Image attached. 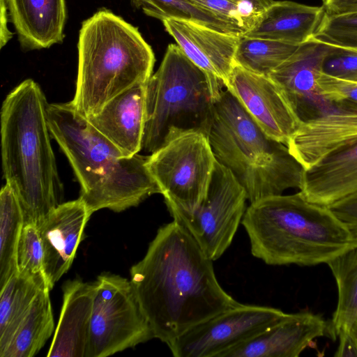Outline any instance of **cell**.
I'll return each mask as SVG.
<instances>
[{"label":"cell","instance_id":"39","mask_svg":"<svg viewBox=\"0 0 357 357\" xmlns=\"http://www.w3.org/2000/svg\"><path fill=\"white\" fill-rule=\"evenodd\" d=\"M349 333L357 344V317L350 328Z\"/></svg>","mask_w":357,"mask_h":357},{"label":"cell","instance_id":"24","mask_svg":"<svg viewBox=\"0 0 357 357\" xmlns=\"http://www.w3.org/2000/svg\"><path fill=\"white\" fill-rule=\"evenodd\" d=\"M337 287V303L328 324V334L336 339L349 333L357 317V245L326 262Z\"/></svg>","mask_w":357,"mask_h":357},{"label":"cell","instance_id":"14","mask_svg":"<svg viewBox=\"0 0 357 357\" xmlns=\"http://www.w3.org/2000/svg\"><path fill=\"white\" fill-rule=\"evenodd\" d=\"M357 142V104L332 102L302 121L287 144L290 153L307 169L327 155Z\"/></svg>","mask_w":357,"mask_h":357},{"label":"cell","instance_id":"9","mask_svg":"<svg viewBox=\"0 0 357 357\" xmlns=\"http://www.w3.org/2000/svg\"><path fill=\"white\" fill-rule=\"evenodd\" d=\"M96 284L85 357H105L154 338L130 280L100 274Z\"/></svg>","mask_w":357,"mask_h":357},{"label":"cell","instance_id":"12","mask_svg":"<svg viewBox=\"0 0 357 357\" xmlns=\"http://www.w3.org/2000/svg\"><path fill=\"white\" fill-rule=\"evenodd\" d=\"M225 88L240 102L266 135L287 146L301 121L268 77L234 63Z\"/></svg>","mask_w":357,"mask_h":357},{"label":"cell","instance_id":"20","mask_svg":"<svg viewBox=\"0 0 357 357\" xmlns=\"http://www.w3.org/2000/svg\"><path fill=\"white\" fill-rule=\"evenodd\" d=\"M24 50L48 48L64 38L66 0H4Z\"/></svg>","mask_w":357,"mask_h":357},{"label":"cell","instance_id":"25","mask_svg":"<svg viewBox=\"0 0 357 357\" xmlns=\"http://www.w3.org/2000/svg\"><path fill=\"white\" fill-rule=\"evenodd\" d=\"M50 291H39L1 357H32L45 345L54 328Z\"/></svg>","mask_w":357,"mask_h":357},{"label":"cell","instance_id":"10","mask_svg":"<svg viewBox=\"0 0 357 357\" xmlns=\"http://www.w3.org/2000/svg\"><path fill=\"white\" fill-rule=\"evenodd\" d=\"M246 192L231 172L217 161L207 195L192 212L169 211L213 261L231 245L245 211Z\"/></svg>","mask_w":357,"mask_h":357},{"label":"cell","instance_id":"37","mask_svg":"<svg viewBox=\"0 0 357 357\" xmlns=\"http://www.w3.org/2000/svg\"><path fill=\"white\" fill-rule=\"evenodd\" d=\"M8 10L4 0H0V47H4L13 37L8 29Z\"/></svg>","mask_w":357,"mask_h":357},{"label":"cell","instance_id":"30","mask_svg":"<svg viewBox=\"0 0 357 357\" xmlns=\"http://www.w3.org/2000/svg\"><path fill=\"white\" fill-rule=\"evenodd\" d=\"M17 271L30 276L45 278L43 245L36 224L23 226L17 251Z\"/></svg>","mask_w":357,"mask_h":357},{"label":"cell","instance_id":"5","mask_svg":"<svg viewBox=\"0 0 357 357\" xmlns=\"http://www.w3.org/2000/svg\"><path fill=\"white\" fill-rule=\"evenodd\" d=\"M77 50L76 88L70 103L86 119L126 89L147 82L153 74L151 47L137 27L107 9L82 22Z\"/></svg>","mask_w":357,"mask_h":357},{"label":"cell","instance_id":"38","mask_svg":"<svg viewBox=\"0 0 357 357\" xmlns=\"http://www.w3.org/2000/svg\"><path fill=\"white\" fill-rule=\"evenodd\" d=\"M252 3L258 10L262 12L273 1V0H237Z\"/></svg>","mask_w":357,"mask_h":357},{"label":"cell","instance_id":"35","mask_svg":"<svg viewBox=\"0 0 357 357\" xmlns=\"http://www.w3.org/2000/svg\"><path fill=\"white\" fill-rule=\"evenodd\" d=\"M322 6L328 15L357 11V0H323Z\"/></svg>","mask_w":357,"mask_h":357},{"label":"cell","instance_id":"28","mask_svg":"<svg viewBox=\"0 0 357 357\" xmlns=\"http://www.w3.org/2000/svg\"><path fill=\"white\" fill-rule=\"evenodd\" d=\"M133 6L146 15L163 21L174 18L195 22L217 31L237 35L243 33L236 26L190 0H130Z\"/></svg>","mask_w":357,"mask_h":357},{"label":"cell","instance_id":"6","mask_svg":"<svg viewBox=\"0 0 357 357\" xmlns=\"http://www.w3.org/2000/svg\"><path fill=\"white\" fill-rule=\"evenodd\" d=\"M208 136L217 161L231 172L250 203L301 190L305 169L287 145L266 135L227 89L214 103Z\"/></svg>","mask_w":357,"mask_h":357},{"label":"cell","instance_id":"4","mask_svg":"<svg viewBox=\"0 0 357 357\" xmlns=\"http://www.w3.org/2000/svg\"><path fill=\"white\" fill-rule=\"evenodd\" d=\"M241 223L252 255L268 265L326 264L357 245L327 206L307 201L300 190L250 203Z\"/></svg>","mask_w":357,"mask_h":357},{"label":"cell","instance_id":"26","mask_svg":"<svg viewBox=\"0 0 357 357\" xmlns=\"http://www.w3.org/2000/svg\"><path fill=\"white\" fill-rule=\"evenodd\" d=\"M24 225L19 199L6 183L0 192V289L17 271V251Z\"/></svg>","mask_w":357,"mask_h":357},{"label":"cell","instance_id":"7","mask_svg":"<svg viewBox=\"0 0 357 357\" xmlns=\"http://www.w3.org/2000/svg\"><path fill=\"white\" fill-rule=\"evenodd\" d=\"M218 99L208 75L169 44L146 84L142 149L152 153L185 132L208 135Z\"/></svg>","mask_w":357,"mask_h":357},{"label":"cell","instance_id":"22","mask_svg":"<svg viewBox=\"0 0 357 357\" xmlns=\"http://www.w3.org/2000/svg\"><path fill=\"white\" fill-rule=\"evenodd\" d=\"M324 13L322 6L273 1L257 16L252 26L243 36L300 45L314 36Z\"/></svg>","mask_w":357,"mask_h":357},{"label":"cell","instance_id":"33","mask_svg":"<svg viewBox=\"0 0 357 357\" xmlns=\"http://www.w3.org/2000/svg\"><path fill=\"white\" fill-rule=\"evenodd\" d=\"M317 85L330 102L347 101L357 104V82L339 79L321 73Z\"/></svg>","mask_w":357,"mask_h":357},{"label":"cell","instance_id":"11","mask_svg":"<svg viewBox=\"0 0 357 357\" xmlns=\"http://www.w3.org/2000/svg\"><path fill=\"white\" fill-rule=\"evenodd\" d=\"M286 314L278 308L239 303L193 326L167 344L175 357H220Z\"/></svg>","mask_w":357,"mask_h":357},{"label":"cell","instance_id":"27","mask_svg":"<svg viewBox=\"0 0 357 357\" xmlns=\"http://www.w3.org/2000/svg\"><path fill=\"white\" fill-rule=\"evenodd\" d=\"M298 47L281 41L242 35L235 51L234 61L235 64L248 70L268 77Z\"/></svg>","mask_w":357,"mask_h":357},{"label":"cell","instance_id":"32","mask_svg":"<svg viewBox=\"0 0 357 357\" xmlns=\"http://www.w3.org/2000/svg\"><path fill=\"white\" fill-rule=\"evenodd\" d=\"M322 73L357 82V49L331 45L324 61Z\"/></svg>","mask_w":357,"mask_h":357},{"label":"cell","instance_id":"13","mask_svg":"<svg viewBox=\"0 0 357 357\" xmlns=\"http://www.w3.org/2000/svg\"><path fill=\"white\" fill-rule=\"evenodd\" d=\"M331 45L311 38L273 70L268 77L301 121L327 110L332 102L321 93L317 79Z\"/></svg>","mask_w":357,"mask_h":357},{"label":"cell","instance_id":"1","mask_svg":"<svg viewBox=\"0 0 357 357\" xmlns=\"http://www.w3.org/2000/svg\"><path fill=\"white\" fill-rule=\"evenodd\" d=\"M130 282L154 338L168 344L193 326L238 305L211 259L180 223L160 227Z\"/></svg>","mask_w":357,"mask_h":357},{"label":"cell","instance_id":"29","mask_svg":"<svg viewBox=\"0 0 357 357\" xmlns=\"http://www.w3.org/2000/svg\"><path fill=\"white\" fill-rule=\"evenodd\" d=\"M312 38L330 45L357 49V11L337 15L325 13Z\"/></svg>","mask_w":357,"mask_h":357},{"label":"cell","instance_id":"17","mask_svg":"<svg viewBox=\"0 0 357 357\" xmlns=\"http://www.w3.org/2000/svg\"><path fill=\"white\" fill-rule=\"evenodd\" d=\"M328 334V324L310 312L288 314L220 357H298L314 339Z\"/></svg>","mask_w":357,"mask_h":357},{"label":"cell","instance_id":"2","mask_svg":"<svg viewBox=\"0 0 357 357\" xmlns=\"http://www.w3.org/2000/svg\"><path fill=\"white\" fill-rule=\"evenodd\" d=\"M52 137L67 157L80 184L79 198L93 213L121 212L160 193L147 157L127 156L77 113L70 102L48 103Z\"/></svg>","mask_w":357,"mask_h":357},{"label":"cell","instance_id":"8","mask_svg":"<svg viewBox=\"0 0 357 357\" xmlns=\"http://www.w3.org/2000/svg\"><path fill=\"white\" fill-rule=\"evenodd\" d=\"M217 160L208 135L181 133L147 157L168 211H194L205 199Z\"/></svg>","mask_w":357,"mask_h":357},{"label":"cell","instance_id":"15","mask_svg":"<svg viewBox=\"0 0 357 357\" xmlns=\"http://www.w3.org/2000/svg\"><path fill=\"white\" fill-rule=\"evenodd\" d=\"M162 22L185 56L208 75L219 98L234 65L235 51L242 35L184 20L168 18Z\"/></svg>","mask_w":357,"mask_h":357},{"label":"cell","instance_id":"31","mask_svg":"<svg viewBox=\"0 0 357 357\" xmlns=\"http://www.w3.org/2000/svg\"><path fill=\"white\" fill-rule=\"evenodd\" d=\"M238 28L243 34L261 13L252 3L237 0H190Z\"/></svg>","mask_w":357,"mask_h":357},{"label":"cell","instance_id":"21","mask_svg":"<svg viewBox=\"0 0 357 357\" xmlns=\"http://www.w3.org/2000/svg\"><path fill=\"white\" fill-rule=\"evenodd\" d=\"M314 204L328 206L357 192V142L305 170L300 190Z\"/></svg>","mask_w":357,"mask_h":357},{"label":"cell","instance_id":"34","mask_svg":"<svg viewBox=\"0 0 357 357\" xmlns=\"http://www.w3.org/2000/svg\"><path fill=\"white\" fill-rule=\"evenodd\" d=\"M357 243V192L327 206Z\"/></svg>","mask_w":357,"mask_h":357},{"label":"cell","instance_id":"23","mask_svg":"<svg viewBox=\"0 0 357 357\" xmlns=\"http://www.w3.org/2000/svg\"><path fill=\"white\" fill-rule=\"evenodd\" d=\"M45 287H49L45 278L16 271L0 289V356L9 346L35 298Z\"/></svg>","mask_w":357,"mask_h":357},{"label":"cell","instance_id":"36","mask_svg":"<svg viewBox=\"0 0 357 357\" xmlns=\"http://www.w3.org/2000/svg\"><path fill=\"white\" fill-rule=\"evenodd\" d=\"M339 346L335 354V357H357V344L349 333L338 336Z\"/></svg>","mask_w":357,"mask_h":357},{"label":"cell","instance_id":"18","mask_svg":"<svg viewBox=\"0 0 357 357\" xmlns=\"http://www.w3.org/2000/svg\"><path fill=\"white\" fill-rule=\"evenodd\" d=\"M147 82L137 84L123 91L97 114L87 119L127 156L137 154L142 149Z\"/></svg>","mask_w":357,"mask_h":357},{"label":"cell","instance_id":"16","mask_svg":"<svg viewBox=\"0 0 357 357\" xmlns=\"http://www.w3.org/2000/svg\"><path fill=\"white\" fill-rule=\"evenodd\" d=\"M91 215L79 197L60 204L37 225L43 250L44 273L50 289L71 266Z\"/></svg>","mask_w":357,"mask_h":357},{"label":"cell","instance_id":"3","mask_svg":"<svg viewBox=\"0 0 357 357\" xmlns=\"http://www.w3.org/2000/svg\"><path fill=\"white\" fill-rule=\"evenodd\" d=\"M47 105L38 83L27 79L7 95L1 110L3 178L19 199L24 224L37 225L63 200Z\"/></svg>","mask_w":357,"mask_h":357},{"label":"cell","instance_id":"19","mask_svg":"<svg viewBox=\"0 0 357 357\" xmlns=\"http://www.w3.org/2000/svg\"><path fill=\"white\" fill-rule=\"evenodd\" d=\"M63 305L47 356L85 357L96 291L94 282L66 281Z\"/></svg>","mask_w":357,"mask_h":357}]
</instances>
